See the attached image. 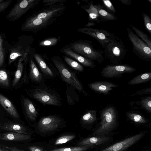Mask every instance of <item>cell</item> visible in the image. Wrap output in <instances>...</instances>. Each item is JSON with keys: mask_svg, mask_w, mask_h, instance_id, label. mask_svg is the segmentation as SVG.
Masks as SVG:
<instances>
[{"mask_svg": "<svg viewBox=\"0 0 151 151\" xmlns=\"http://www.w3.org/2000/svg\"><path fill=\"white\" fill-rule=\"evenodd\" d=\"M44 84H40L29 89V95L43 104L61 106L62 100L60 95L56 91L49 88Z\"/></svg>", "mask_w": 151, "mask_h": 151, "instance_id": "1", "label": "cell"}, {"mask_svg": "<svg viewBox=\"0 0 151 151\" xmlns=\"http://www.w3.org/2000/svg\"><path fill=\"white\" fill-rule=\"evenodd\" d=\"M51 60L63 81L85 96H88L87 93L84 90L82 83L75 73L67 66L60 58L55 55L51 58Z\"/></svg>", "mask_w": 151, "mask_h": 151, "instance_id": "2", "label": "cell"}, {"mask_svg": "<svg viewBox=\"0 0 151 151\" xmlns=\"http://www.w3.org/2000/svg\"><path fill=\"white\" fill-rule=\"evenodd\" d=\"M69 47L74 51L80 55L99 63L104 60V52L94 47L90 41L79 40L70 44Z\"/></svg>", "mask_w": 151, "mask_h": 151, "instance_id": "3", "label": "cell"}, {"mask_svg": "<svg viewBox=\"0 0 151 151\" xmlns=\"http://www.w3.org/2000/svg\"><path fill=\"white\" fill-rule=\"evenodd\" d=\"M103 47L104 55L114 64H118L127 52V49L122 40L115 35Z\"/></svg>", "mask_w": 151, "mask_h": 151, "instance_id": "4", "label": "cell"}, {"mask_svg": "<svg viewBox=\"0 0 151 151\" xmlns=\"http://www.w3.org/2000/svg\"><path fill=\"white\" fill-rule=\"evenodd\" d=\"M100 127L93 132L95 136H105L112 131L117 122V113L115 108L111 106L105 108L101 114Z\"/></svg>", "mask_w": 151, "mask_h": 151, "instance_id": "5", "label": "cell"}, {"mask_svg": "<svg viewBox=\"0 0 151 151\" xmlns=\"http://www.w3.org/2000/svg\"><path fill=\"white\" fill-rule=\"evenodd\" d=\"M128 36L133 46V52L139 58L146 61L151 60V48L129 28L127 29Z\"/></svg>", "mask_w": 151, "mask_h": 151, "instance_id": "6", "label": "cell"}, {"mask_svg": "<svg viewBox=\"0 0 151 151\" xmlns=\"http://www.w3.org/2000/svg\"><path fill=\"white\" fill-rule=\"evenodd\" d=\"M61 16L55 15L42 19H36L31 17L25 22L23 29L34 32L40 31L48 27Z\"/></svg>", "mask_w": 151, "mask_h": 151, "instance_id": "7", "label": "cell"}, {"mask_svg": "<svg viewBox=\"0 0 151 151\" xmlns=\"http://www.w3.org/2000/svg\"><path fill=\"white\" fill-rule=\"evenodd\" d=\"M147 132L143 131L130 136L99 151H124L142 139Z\"/></svg>", "mask_w": 151, "mask_h": 151, "instance_id": "8", "label": "cell"}, {"mask_svg": "<svg viewBox=\"0 0 151 151\" xmlns=\"http://www.w3.org/2000/svg\"><path fill=\"white\" fill-rule=\"evenodd\" d=\"M77 31L93 37L101 44L102 47L106 43L111 40L115 35L104 29L90 27H82Z\"/></svg>", "mask_w": 151, "mask_h": 151, "instance_id": "9", "label": "cell"}, {"mask_svg": "<svg viewBox=\"0 0 151 151\" xmlns=\"http://www.w3.org/2000/svg\"><path fill=\"white\" fill-rule=\"evenodd\" d=\"M40 1V0H24L17 3L8 14V18L13 20L19 18L28 10L39 4Z\"/></svg>", "mask_w": 151, "mask_h": 151, "instance_id": "10", "label": "cell"}, {"mask_svg": "<svg viewBox=\"0 0 151 151\" xmlns=\"http://www.w3.org/2000/svg\"><path fill=\"white\" fill-rule=\"evenodd\" d=\"M136 70L134 67L127 65H108L103 68L101 73L103 77L112 78L124 73H131Z\"/></svg>", "mask_w": 151, "mask_h": 151, "instance_id": "11", "label": "cell"}, {"mask_svg": "<svg viewBox=\"0 0 151 151\" xmlns=\"http://www.w3.org/2000/svg\"><path fill=\"white\" fill-rule=\"evenodd\" d=\"M61 123L60 118L55 115H51L41 118L38 123V128L42 133L49 132L55 130Z\"/></svg>", "mask_w": 151, "mask_h": 151, "instance_id": "12", "label": "cell"}, {"mask_svg": "<svg viewBox=\"0 0 151 151\" xmlns=\"http://www.w3.org/2000/svg\"><path fill=\"white\" fill-rule=\"evenodd\" d=\"M61 52L73 58L83 65L91 68L96 66L93 60L83 56L73 51L68 45L62 48Z\"/></svg>", "mask_w": 151, "mask_h": 151, "instance_id": "13", "label": "cell"}, {"mask_svg": "<svg viewBox=\"0 0 151 151\" xmlns=\"http://www.w3.org/2000/svg\"><path fill=\"white\" fill-rule=\"evenodd\" d=\"M33 57L46 78L51 79L56 76L55 72L50 67L40 54L34 53Z\"/></svg>", "mask_w": 151, "mask_h": 151, "instance_id": "14", "label": "cell"}, {"mask_svg": "<svg viewBox=\"0 0 151 151\" xmlns=\"http://www.w3.org/2000/svg\"><path fill=\"white\" fill-rule=\"evenodd\" d=\"M88 86L93 90L100 93L106 94L109 93L114 88L118 86L117 85L111 82L98 81L89 84Z\"/></svg>", "mask_w": 151, "mask_h": 151, "instance_id": "15", "label": "cell"}, {"mask_svg": "<svg viewBox=\"0 0 151 151\" xmlns=\"http://www.w3.org/2000/svg\"><path fill=\"white\" fill-rule=\"evenodd\" d=\"M23 104L27 117L32 121L35 120L39 115V113L32 102L28 98H25L23 99Z\"/></svg>", "mask_w": 151, "mask_h": 151, "instance_id": "16", "label": "cell"}, {"mask_svg": "<svg viewBox=\"0 0 151 151\" xmlns=\"http://www.w3.org/2000/svg\"><path fill=\"white\" fill-rule=\"evenodd\" d=\"M109 139V137L105 136H96L84 139L80 142L78 145L79 146L97 145L107 142Z\"/></svg>", "mask_w": 151, "mask_h": 151, "instance_id": "17", "label": "cell"}, {"mask_svg": "<svg viewBox=\"0 0 151 151\" xmlns=\"http://www.w3.org/2000/svg\"><path fill=\"white\" fill-rule=\"evenodd\" d=\"M31 136L28 134L13 132H7L0 134V139L5 141H21L29 139Z\"/></svg>", "mask_w": 151, "mask_h": 151, "instance_id": "18", "label": "cell"}, {"mask_svg": "<svg viewBox=\"0 0 151 151\" xmlns=\"http://www.w3.org/2000/svg\"><path fill=\"white\" fill-rule=\"evenodd\" d=\"M0 129L18 133L28 134L27 129L24 126L20 124L8 122L0 124Z\"/></svg>", "mask_w": 151, "mask_h": 151, "instance_id": "19", "label": "cell"}, {"mask_svg": "<svg viewBox=\"0 0 151 151\" xmlns=\"http://www.w3.org/2000/svg\"><path fill=\"white\" fill-rule=\"evenodd\" d=\"M0 104L11 116L17 119L19 118L17 111L12 103L7 98L1 93Z\"/></svg>", "mask_w": 151, "mask_h": 151, "instance_id": "20", "label": "cell"}, {"mask_svg": "<svg viewBox=\"0 0 151 151\" xmlns=\"http://www.w3.org/2000/svg\"><path fill=\"white\" fill-rule=\"evenodd\" d=\"M29 76L31 79L36 83L40 84L44 83L42 75L32 59L30 62Z\"/></svg>", "mask_w": 151, "mask_h": 151, "instance_id": "21", "label": "cell"}, {"mask_svg": "<svg viewBox=\"0 0 151 151\" xmlns=\"http://www.w3.org/2000/svg\"><path fill=\"white\" fill-rule=\"evenodd\" d=\"M88 13V19L90 22H92L96 23H99L101 22L96 5L93 4V2H91L88 8H83Z\"/></svg>", "mask_w": 151, "mask_h": 151, "instance_id": "22", "label": "cell"}, {"mask_svg": "<svg viewBox=\"0 0 151 151\" xmlns=\"http://www.w3.org/2000/svg\"><path fill=\"white\" fill-rule=\"evenodd\" d=\"M96 6L101 22L115 20L117 19L115 15L104 9L103 7L99 3L96 5Z\"/></svg>", "mask_w": 151, "mask_h": 151, "instance_id": "23", "label": "cell"}, {"mask_svg": "<svg viewBox=\"0 0 151 151\" xmlns=\"http://www.w3.org/2000/svg\"><path fill=\"white\" fill-rule=\"evenodd\" d=\"M27 53H25L23 57L21 58L18 61L17 69L12 82L13 86H14L18 83L21 78L23 68V61L27 58Z\"/></svg>", "mask_w": 151, "mask_h": 151, "instance_id": "24", "label": "cell"}, {"mask_svg": "<svg viewBox=\"0 0 151 151\" xmlns=\"http://www.w3.org/2000/svg\"><path fill=\"white\" fill-rule=\"evenodd\" d=\"M151 79V72L140 74L134 77L128 83L130 85H134L147 82Z\"/></svg>", "mask_w": 151, "mask_h": 151, "instance_id": "25", "label": "cell"}, {"mask_svg": "<svg viewBox=\"0 0 151 151\" xmlns=\"http://www.w3.org/2000/svg\"><path fill=\"white\" fill-rule=\"evenodd\" d=\"M96 111L91 110L86 112L81 117L80 119L82 123L89 124L95 122L96 119Z\"/></svg>", "mask_w": 151, "mask_h": 151, "instance_id": "26", "label": "cell"}, {"mask_svg": "<svg viewBox=\"0 0 151 151\" xmlns=\"http://www.w3.org/2000/svg\"><path fill=\"white\" fill-rule=\"evenodd\" d=\"M130 25L132 29L135 32V33L136 35L145 42L150 48H151V38L142 31L137 27L131 24Z\"/></svg>", "mask_w": 151, "mask_h": 151, "instance_id": "27", "label": "cell"}, {"mask_svg": "<svg viewBox=\"0 0 151 151\" xmlns=\"http://www.w3.org/2000/svg\"><path fill=\"white\" fill-rule=\"evenodd\" d=\"M70 86L67 88L66 94L68 103L70 105H73L75 104V101H78L79 99L77 93Z\"/></svg>", "mask_w": 151, "mask_h": 151, "instance_id": "28", "label": "cell"}, {"mask_svg": "<svg viewBox=\"0 0 151 151\" xmlns=\"http://www.w3.org/2000/svg\"><path fill=\"white\" fill-rule=\"evenodd\" d=\"M127 115L132 122L138 124H143L147 123V120L139 114L134 112H128Z\"/></svg>", "mask_w": 151, "mask_h": 151, "instance_id": "29", "label": "cell"}, {"mask_svg": "<svg viewBox=\"0 0 151 151\" xmlns=\"http://www.w3.org/2000/svg\"><path fill=\"white\" fill-rule=\"evenodd\" d=\"M63 58L66 63L73 69L79 71L84 70L83 67L78 62L66 56H64Z\"/></svg>", "mask_w": 151, "mask_h": 151, "instance_id": "30", "label": "cell"}, {"mask_svg": "<svg viewBox=\"0 0 151 151\" xmlns=\"http://www.w3.org/2000/svg\"><path fill=\"white\" fill-rule=\"evenodd\" d=\"M60 39L58 37H51L44 39L40 42L39 45L47 47L52 46L56 45Z\"/></svg>", "mask_w": 151, "mask_h": 151, "instance_id": "31", "label": "cell"}, {"mask_svg": "<svg viewBox=\"0 0 151 151\" xmlns=\"http://www.w3.org/2000/svg\"><path fill=\"white\" fill-rule=\"evenodd\" d=\"M90 147L88 146H79L55 148L50 151H84L88 149Z\"/></svg>", "mask_w": 151, "mask_h": 151, "instance_id": "32", "label": "cell"}, {"mask_svg": "<svg viewBox=\"0 0 151 151\" xmlns=\"http://www.w3.org/2000/svg\"><path fill=\"white\" fill-rule=\"evenodd\" d=\"M74 135H67L61 136L57 139L55 142V145H58L65 143L75 137Z\"/></svg>", "mask_w": 151, "mask_h": 151, "instance_id": "33", "label": "cell"}, {"mask_svg": "<svg viewBox=\"0 0 151 151\" xmlns=\"http://www.w3.org/2000/svg\"><path fill=\"white\" fill-rule=\"evenodd\" d=\"M0 84L6 87L9 86L7 74L6 72L3 70H0Z\"/></svg>", "mask_w": 151, "mask_h": 151, "instance_id": "34", "label": "cell"}, {"mask_svg": "<svg viewBox=\"0 0 151 151\" xmlns=\"http://www.w3.org/2000/svg\"><path fill=\"white\" fill-rule=\"evenodd\" d=\"M144 24L146 29L151 35V19L150 17L144 12L142 13Z\"/></svg>", "mask_w": 151, "mask_h": 151, "instance_id": "35", "label": "cell"}, {"mask_svg": "<svg viewBox=\"0 0 151 151\" xmlns=\"http://www.w3.org/2000/svg\"><path fill=\"white\" fill-rule=\"evenodd\" d=\"M141 106L147 111L151 112V97L150 96L145 98L140 101Z\"/></svg>", "mask_w": 151, "mask_h": 151, "instance_id": "36", "label": "cell"}, {"mask_svg": "<svg viewBox=\"0 0 151 151\" xmlns=\"http://www.w3.org/2000/svg\"><path fill=\"white\" fill-rule=\"evenodd\" d=\"M103 5L109 12L113 13H116V10L111 2L109 0H102Z\"/></svg>", "mask_w": 151, "mask_h": 151, "instance_id": "37", "label": "cell"}, {"mask_svg": "<svg viewBox=\"0 0 151 151\" xmlns=\"http://www.w3.org/2000/svg\"><path fill=\"white\" fill-rule=\"evenodd\" d=\"M4 58V53L3 48V40L0 35V67L3 63Z\"/></svg>", "mask_w": 151, "mask_h": 151, "instance_id": "38", "label": "cell"}, {"mask_svg": "<svg viewBox=\"0 0 151 151\" xmlns=\"http://www.w3.org/2000/svg\"><path fill=\"white\" fill-rule=\"evenodd\" d=\"M151 93V87L142 89L137 91L132 96L136 95H143L147 94H150Z\"/></svg>", "mask_w": 151, "mask_h": 151, "instance_id": "39", "label": "cell"}, {"mask_svg": "<svg viewBox=\"0 0 151 151\" xmlns=\"http://www.w3.org/2000/svg\"><path fill=\"white\" fill-rule=\"evenodd\" d=\"M66 1L65 0H44L43 3L45 6H51L56 4L57 3H63Z\"/></svg>", "mask_w": 151, "mask_h": 151, "instance_id": "40", "label": "cell"}, {"mask_svg": "<svg viewBox=\"0 0 151 151\" xmlns=\"http://www.w3.org/2000/svg\"><path fill=\"white\" fill-rule=\"evenodd\" d=\"M22 56V54L18 52H14L11 53L9 58V63L14 61L18 57Z\"/></svg>", "mask_w": 151, "mask_h": 151, "instance_id": "41", "label": "cell"}, {"mask_svg": "<svg viewBox=\"0 0 151 151\" xmlns=\"http://www.w3.org/2000/svg\"><path fill=\"white\" fill-rule=\"evenodd\" d=\"M10 3V1L2 2L0 3V12L4 10L9 6Z\"/></svg>", "mask_w": 151, "mask_h": 151, "instance_id": "42", "label": "cell"}, {"mask_svg": "<svg viewBox=\"0 0 151 151\" xmlns=\"http://www.w3.org/2000/svg\"><path fill=\"white\" fill-rule=\"evenodd\" d=\"M28 149L30 151H44L41 148L36 146H30Z\"/></svg>", "mask_w": 151, "mask_h": 151, "instance_id": "43", "label": "cell"}, {"mask_svg": "<svg viewBox=\"0 0 151 151\" xmlns=\"http://www.w3.org/2000/svg\"><path fill=\"white\" fill-rule=\"evenodd\" d=\"M6 148L10 151H24L22 150H20L15 147H9L6 146Z\"/></svg>", "mask_w": 151, "mask_h": 151, "instance_id": "44", "label": "cell"}, {"mask_svg": "<svg viewBox=\"0 0 151 151\" xmlns=\"http://www.w3.org/2000/svg\"><path fill=\"white\" fill-rule=\"evenodd\" d=\"M123 4L126 5H129L132 1L131 0H119Z\"/></svg>", "mask_w": 151, "mask_h": 151, "instance_id": "45", "label": "cell"}, {"mask_svg": "<svg viewBox=\"0 0 151 151\" xmlns=\"http://www.w3.org/2000/svg\"><path fill=\"white\" fill-rule=\"evenodd\" d=\"M96 24V23L92 22L89 21L85 25V26L86 27H90V26H94Z\"/></svg>", "mask_w": 151, "mask_h": 151, "instance_id": "46", "label": "cell"}, {"mask_svg": "<svg viewBox=\"0 0 151 151\" xmlns=\"http://www.w3.org/2000/svg\"><path fill=\"white\" fill-rule=\"evenodd\" d=\"M0 151H6L2 149L0 146Z\"/></svg>", "mask_w": 151, "mask_h": 151, "instance_id": "47", "label": "cell"}, {"mask_svg": "<svg viewBox=\"0 0 151 151\" xmlns=\"http://www.w3.org/2000/svg\"><path fill=\"white\" fill-rule=\"evenodd\" d=\"M147 1L150 3L151 4V0H148Z\"/></svg>", "mask_w": 151, "mask_h": 151, "instance_id": "48", "label": "cell"}, {"mask_svg": "<svg viewBox=\"0 0 151 151\" xmlns=\"http://www.w3.org/2000/svg\"><path fill=\"white\" fill-rule=\"evenodd\" d=\"M151 151L150 150H141V151Z\"/></svg>", "mask_w": 151, "mask_h": 151, "instance_id": "49", "label": "cell"}, {"mask_svg": "<svg viewBox=\"0 0 151 151\" xmlns=\"http://www.w3.org/2000/svg\"><path fill=\"white\" fill-rule=\"evenodd\" d=\"M5 151H10V150H9L7 149H6V150H5Z\"/></svg>", "mask_w": 151, "mask_h": 151, "instance_id": "50", "label": "cell"}, {"mask_svg": "<svg viewBox=\"0 0 151 151\" xmlns=\"http://www.w3.org/2000/svg\"><path fill=\"white\" fill-rule=\"evenodd\" d=\"M3 1V0H0V3L1 2H2Z\"/></svg>", "mask_w": 151, "mask_h": 151, "instance_id": "51", "label": "cell"}]
</instances>
